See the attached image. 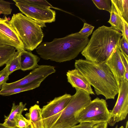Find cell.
Here are the masks:
<instances>
[{
	"mask_svg": "<svg viewBox=\"0 0 128 128\" xmlns=\"http://www.w3.org/2000/svg\"><path fill=\"white\" fill-rule=\"evenodd\" d=\"M74 66L93 87L97 95H102L106 100L114 99L118 94L119 88L114 76L105 62L79 59L76 60Z\"/></svg>",
	"mask_w": 128,
	"mask_h": 128,
	"instance_id": "cell-1",
	"label": "cell"
},
{
	"mask_svg": "<svg viewBox=\"0 0 128 128\" xmlns=\"http://www.w3.org/2000/svg\"><path fill=\"white\" fill-rule=\"evenodd\" d=\"M89 40L78 32L64 38H55L50 42H44L36 48L43 59L58 62L70 61L76 58L88 44Z\"/></svg>",
	"mask_w": 128,
	"mask_h": 128,
	"instance_id": "cell-2",
	"label": "cell"
},
{
	"mask_svg": "<svg viewBox=\"0 0 128 128\" xmlns=\"http://www.w3.org/2000/svg\"><path fill=\"white\" fill-rule=\"evenodd\" d=\"M122 36L121 33L111 27H99L93 32L81 54L86 60L105 63L118 46Z\"/></svg>",
	"mask_w": 128,
	"mask_h": 128,
	"instance_id": "cell-3",
	"label": "cell"
},
{
	"mask_svg": "<svg viewBox=\"0 0 128 128\" xmlns=\"http://www.w3.org/2000/svg\"><path fill=\"white\" fill-rule=\"evenodd\" d=\"M9 23L23 43L25 50H33L41 44L44 36L42 28L45 24L39 22L20 12L14 14Z\"/></svg>",
	"mask_w": 128,
	"mask_h": 128,
	"instance_id": "cell-4",
	"label": "cell"
},
{
	"mask_svg": "<svg viewBox=\"0 0 128 128\" xmlns=\"http://www.w3.org/2000/svg\"><path fill=\"white\" fill-rule=\"evenodd\" d=\"M60 118L52 128H70L78 123L76 117L79 112L92 101L90 94L86 91L75 88Z\"/></svg>",
	"mask_w": 128,
	"mask_h": 128,
	"instance_id": "cell-5",
	"label": "cell"
},
{
	"mask_svg": "<svg viewBox=\"0 0 128 128\" xmlns=\"http://www.w3.org/2000/svg\"><path fill=\"white\" fill-rule=\"evenodd\" d=\"M110 116V110L108 108L106 100L97 97L79 112L76 120L78 123L89 122L96 124L108 122Z\"/></svg>",
	"mask_w": 128,
	"mask_h": 128,
	"instance_id": "cell-6",
	"label": "cell"
},
{
	"mask_svg": "<svg viewBox=\"0 0 128 128\" xmlns=\"http://www.w3.org/2000/svg\"><path fill=\"white\" fill-rule=\"evenodd\" d=\"M72 95L66 93L56 97L42 108L44 128H52L61 116Z\"/></svg>",
	"mask_w": 128,
	"mask_h": 128,
	"instance_id": "cell-7",
	"label": "cell"
},
{
	"mask_svg": "<svg viewBox=\"0 0 128 128\" xmlns=\"http://www.w3.org/2000/svg\"><path fill=\"white\" fill-rule=\"evenodd\" d=\"M20 10L26 17L45 24L55 21L56 12L50 8L32 5L22 0H13Z\"/></svg>",
	"mask_w": 128,
	"mask_h": 128,
	"instance_id": "cell-8",
	"label": "cell"
},
{
	"mask_svg": "<svg viewBox=\"0 0 128 128\" xmlns=\"http://www.w3.org/2000/svg\"><path fill=\"white\" fill-rule=\"evenodd\" d=\"M56 72L54 66L39 65L23 78L13 82L6 83L1 86L0 88L1 90L10 89L24 86L38 81L42 82L48 76Z\"/></svg>",
	"mask_w": 128,
	"mask_h": 128,
	"instance_id": "cell-9",
	"label": "cell"
},
{
	"mask_svg": "<svg viewBox=\"0 0 128 128\" xmlns=\"http://www.w3.org/2000/svg\"><path fill=\"white\" fill-rule=\"evenodd\" d=\"M118 96L112 110L108 124L113 126L117 122L125 120L128 113V80L125 78L121 81Z\"/></svg>",
	"mask_w": 128,
	"mask_h": 128,
	"instance_id": "cell-10",
	"label": "cell"
},
{
	"mask_svg": "<svg viewBox=\"0 0 128 128\" xmlns=\"http://www.w3.org/2000/svg\"><path fill=\"white\" fill-rule=\"evenodd\" d=\"M0 44L14 47L19 52L25 50L23 43L6 17L0 19Z\"/></svg>",
	"mask_w": 128,
	"mask_h": 128,
	"instance_id": "cell-11",
	"label": "cell"
},
{
	"mask_svg": "<svg viewBox=\"0 0 128 128\" xmlns=\"http://www.w3.org/2000/svg\"><path fill=\"white\" fill-rule=\"evenodd\" d=\"M105 63L112 72L119 89L122 80L124 78L125 70L118 47H116L110 57Z\"/></svg>",
	"mask_w": 128,
	"mask_h": 128,
	"instance_id": "cell-12",
	"label": "cell"
},
{
	"mask_svg": "<svg viewBox=\"0 0 128 128\" xmlns=\"http://www.w3.org/2000/svg\"><path fill=\"white\" fill-rule=\"evenodd\" d=\"M68 82L75 88L83 90L90 94H95L89 83L78 70H68L66 72Z\"/></svg>",
	"mask_w": 128,
	"mask_h": 128,
	"instance_id": "cell-13",
	"label": "cell"
},
{
	"mask_svg": "<svg viewBox=\"0 0 128 128\" xmlns=\"http://www.w3.org/2000/svg\"><path fill=\"white\" fill-rule=\"evenodd\" d=\"M20 70L23 71L33 70L39 66L40 60L37 56L26 50L19 52Z\"/></svg>",
	"mask_w": 128,
	"mask_h": 128,
	"instance_id": "cell-14",
	"label": "cell"
},
{
	"mask_svg": "<svg viewBox=\"0 0 128 128\" xmlns=\"http://www.w3.org/2000/svg\"><path fill=\"white\" fill-rule=\"evenodd\" d=\"M25 116L30 122L32 128H44L42 115V108L36 104L31 106Z\"/></svg>",
	"mask_w": 128,
	"mask_h": 128,
	"instance_id": "cell-15",
	"label": "cell"
},
{
	"mask_svg": "<svg viewBox=\"0 0 128 128\" xmlns=\"http://www.w3.org/2000/svg\"><path fill=\"white\" fill-rule=\"evenodd\" d=\"M26 103L24 104L22 102H20L17 105L13 103L10 114L8 116H4V120L3 124L7 126H16L15 117L17 114H22L24 111L27 110L26 107Z\"/></svg>",
	"mask_w": 128,
	"mask_h": 128,
	"instance_id": "cell-16",
	"label": "cell"
},
{
	"mask_svg": "<svg viewBox=\"0 0 128 128\" xmlns=\"http://www.w3.org/2000/svg\"><path fill=\"white\" fill-rule=\"evenodd\" d=\"M111 12L109 21L112 27L116 31L122 33L123 31V22L125 20L116 9L113 2L111 1Z\"/></svg>",
	"mask_w": 128,
	"mask_h": 128,
	"instance_id": "cell-17",
	"label": "cell"
},
{
	"mask_svg": "<svg viewBox=\"0 0 128 128\" xmlns=\"http://www.w3.org/2000/svg\"><path fill=\"white\" fill-rule=\"evenodd\" d=\"M14 47L0 44V67L6 64L17 51Z\"/></svg>",
	"mask_w": 128,
	"mask_h": 128,
	"instance_id": "cell-18",
	"label": "cell"
},
{
	"mask_svg": "<svg viewBox=\"0 0 128 128\" xmlns=\"http://www.w3.org/2000/svg\"><path fill=\"white\" fill-rule=\"evenodd\" d=\"M42 82L38 81L34 82L28 86L10 89L1 90L0 95L4 96H9L20 92L32 90L39 87Z\"/></svg>",
	"mask_w": 128,
	"mask_h": 128,
	"instance_id": "cell-19",
	"label": "cell"
},
{
	"mask_svg": "<svg viewBox=\"0 0 128 128\" xmlns=\"http://www.w3.org/2000/svg\"><path fill=\"white\" fill-rule=\"evenodd\" d=\"M125 20L128 22V0H111Z\"/></svg>",
	"mask_w": 128,
	"mask_h": 128,
	"instance_id": "cell-20",
	"label": "cell"
},
{
	"mask_svg": "<svg viewBox=\"0 0 128 128\" xmlns=\"http://www.w3.org/2000/svg\"><path fill=\"white\" fill-rule=\"evenodd\" d=\"M6 64L8 65V71L9 75L16 70H20L19 52L17 51Z\"/></svg>",
	"mask_w": 128,
	"mask_h": 128,
	"instance_id": "cell-21",
	"label": "cell"
},
{
	"mask_svg": "<svg viewBox=\"0 0 128 128\" xmlns=\"http://www.w3.org/2000/svg\"><path fill=\"white\" fill-rule=\"evenodd\" d=\"M16 126L19 128H32L31 124L22 114H18L14 118Z\"/></svg>",
	"mask_w": 128,
	"mask_h": 128,
	"instance_id": "cell-22",
	"label": "cell"
},
{
	"mask_svg": "<svg viewBox=\"0 0 128 128\" xmlns=\"http://www.w3.org/2000/svg\"><path fill=\"white\" fill-rule=\"evenodd\" d=\"M96 6L99 9L104 10L110 13L111 12V6L110 0H92Z\"/></svg>",
	"mask_w": 128,
	"mask_h": 128,
	"instance_id": "cell-23",
	"label": "cell"
},
{
	"mask_svg": "<svg viewBox=\"0 0 128 128\" xmlns=\"http://www.w3.org/2000/svg\"><path fill=\"white\" fill-rule=\"evenodd\" d=\"M28 4L38 6L55 8L46 0H22Z\"/></svg>",
	"mask_w": 128,
	"mask_h": 128,
	"instance_id": "cell-24",
	"label": "cell"
},
{
	"mask_svg": "<svg viewBox=\"0 0 128 128\" xmlns=\"http://www.w3.org/2000/svg\"><path fill=\"white\" fill-rule=\"evenodd\" d=\"M11 4L9 2L0 0V10L2 14L6 16L11 14L12 10L11 6Z\"/></svg>",
	"mask_w": 128,
	"mask_h": 128,
	"instance_id": "cell-25",
	"label": "cell"
},
{
	"mask_svg": "<svg viewBox=\"0 0 128 128\" xmlns=\"http://www.w3.org/2000/svg\"><path fill=\"white\" fill-rule=\"evenodd\" d=\"M94 27L86 23L84 24L83 27L78 33L81 35L88 38L92 34Z\"/></svg>",
	"mask_w": 128,
	"mask_h": 128,
	"instance_id": "cell-26",
	"label": "cell"
},
{
	"mask_svg": "<svg viewBox=\"0 0 128 128\" xmlns=\"http://www.w3.org/2000/svg\"><path fill=\"white\" fill-rule=\"evenodd\" d=\"M118 48L121 52L128 56V41L125 38L122 37L120 38Z\"/></svg>",
	"mask_w": 128,
	"mask_h": 128,
	"instance_id": "cell-27",
	"label": "cell"
},
{
	"mask_svg": "<svg viewBox=\"0 0 128 128\" xmlns=\"http://www.w3.org/2000/svg\"><path fill=\"white\" fill-rule=\"evenodd\" d=\"M9 74L8 71V65L0 71V87L4 84L6 83L8 79Z\"/></svg>",
	"mask_w": 128,
	"mask_h": 128,
	"instance_id": "cell-28",
	"label": "cell"
},
{
	"mask_svg": "<svg viewBox=\"0 0 128 128\" xmlns=\"http://www.w3.org/2000/svg\"><path fill=\"white\" fill-rule=\"evenodd\" d=\"M120 54L124 68V78L128 80V56L126 55L120 51Z\"/></svg>",
	"mask_w": 128,
	"mask_h": 128,
	"instance_id": "cell-29",
	"label": "cell"
},
{
	"mask_svg": "<svg viewBox=\"0 0 128 128\" xmlns=\"http://www.w3.org/2000/svg\"><path fill=\"white\" fill-rule=\"evenodd\" d=\"M70 128H93L95 124L89 122H81Z\"/></svg>",
	"mask_w": 128,
	"mask_h": 128,
	"instance_id": "cell-30",
	"label": "cell"
},
{
	"mask_svg": "<svg viewBox=\"0 0 128 128\" xmlns=\"http://www.w3.org/2000/svg\"><path fill=\"white\" fill-rule=\"evenodd\" d=\"M107 122H103L95 124L93 128H107Z\"/></svg>",
	"mask_w": 128,
	"mask_h": 128,
	"instance_id": "cell-31",
	"label": "cell"
},
{
	"mask_svg": "<svg viewBox=\"0 0 128 128\" xmlns=\"http://www.w3.org/2000/svg\"><path fill=\"white\" fill-rule=\"evenodd\" d=\"M0 128H19L16 126H5L3 124H0Z\"/></svg>",
	"mask_w": 128,
	"mask_h": 128,
	"instance_id": "cell-32",
	"label": "cell"
},
{
	"mask_svg": "<svg viewBox=\"0 0 128 128\" xmlns=\"http://www.w3.org/2000/svg\"><path fill=\"white\" fill-rule=\"evenodd\" d=\"M125 128H128V120H127L126 122Z\"/></svg>",
	"mask_w": 128,
	"mask_h": 128,
	"instance_id": "cell-33",
	"label": "cell"
},
{
	"mask_svg": "<svg viewBox=\"0 0 128 128\" xmlns=\"http://www.w3.org/2000/svg\"><path fill=\"white\" fill-rule=\"evenodd\" d=\"M115 128H124V127L123 126H121L120 127H119V128H118V126L117 125L116 127H115Z\"/></svg>",
	"mask_w": 128,
	"mask_h": 128,
	"instance_id": "cell-34",
	"label": "cell"
},
{
	"mask_svg": "<svg viewBox=\"0 0 128 128\" xmlns=\"http://www.w3.org/2000/svg\"><path fill=\"white\" fill-rule=\"evenodd\" d=\"M1 18H0V19H1Z\"/></svg>",
	"mask_w": 128,
	"mask_h": 128,
	"instance_id": "cell-35",
	"label": "cell"
}]
</instances>
